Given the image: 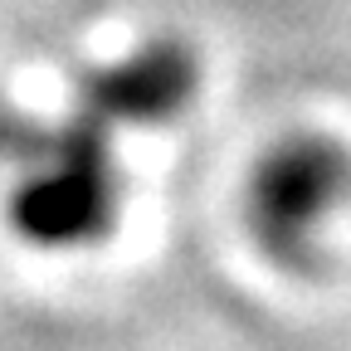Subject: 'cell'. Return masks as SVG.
I'll return each mask as SVG.
<instances>
[{
  "mask_svg": "<svg viewBox=\"0 0 351 351\" xmlns=\"http://www.w3.org/2000/svg\"><path fill=\"white\" fill-rule=\"evenodd\" d=\"M10 225L39 249L103 244L122 219V171L108 147V127L93 117L39 122L34 147L20 156Z\"/></svg>",
  "mask_w": 351,
  "mask_h": 351,
  "instance_id": "cell-1",
  "label": "cell"
},
{
  "mask_svg": "<svg viewBox=\"0 0 351 351\" xmlns=\"http://www.w3.org/2000/svg\"><path fill=\"white\" fill-rule=\"evenodd\" d=\"M341 205H351V147L327 132H288L249 171V234L283 269L317 258V239Z\"/></svg>",
  "mask_w": 351,
  "mask_h": 351,
  "instance_id": "cell-2",
  "label": "cell"
},
{
  "mask_svg": "<svg viewBox=\"0 0 351 351\" xmlns=\"http://www.w3.org/2000/svg\"><path fill=\"white\" fill-rule=\"evenodd\" d=\"M200 88V59L186 39H152L132 59L93 69L78 83V112L112 127H156L186 112Z\"/></svg>",
  "mask_w": 351,
  "mask_h": 351,
  "instance_id": "cell-3",
  "label": "cell"
},
{
  "mask_svg": "<svg viewBox=\"0 0 351 351\" xmlns=\"http://www.w3.org/2000/svg\"><path fill=\"white\" fill-rule=\"evenodd\" d=\"M34 137H39V122L0 98V161H20L34 147Z\"/></svg>",
  "mask_w": 351,
  "mask_h": 351,
  "instance_id": "cell-4",
  "label": "cell"
}]
</instances>
